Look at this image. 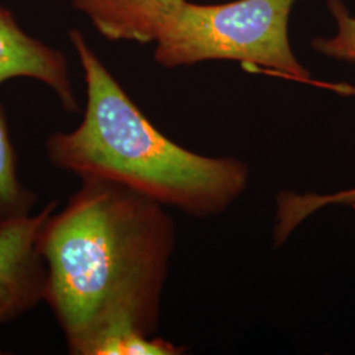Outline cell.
<instances>
[{"label": "cell", "mask_w": 355, "mask_h": 355, "mask_svg": "<svg viewBox=\"0 0 355 355\" xmlns=\"http://www.w3.org/2000/svg\"><path fill=\"white\" fill-rule=\"evenodd\" d=\"M57 207L53 200L37 215L0 223V324L17 320L45 302L48 274L38 234Z\"/></svg>", "instance_id": "4"}, {"label": "cell", "mask_w": 355, "mask_h": 355, "mask_svg": "<svg viewBox=\"0 0 355 355\" xmlns=\"http://www.w3.org/2000/svg\"><path fill=\"white\" fill-rule=\"evenodd\" d=\"M297 0H233L196 4L187 0L154 44V60L167 69L237 61L278 76L309 82L311 73L292 51L288 26Z\"/></svg>", "instance_id": "3"}, {"label": "cell", "mask_w": 355, "mask_h": 355, "mask_svg": "<svg viewBox=\"0 0 355 355\" xmlns=\"http://www.w3.org/2000/svg\"><path fill=\"white\" fill-rule=\"evenodd\" d=\"M85 76L80 124L46 140L51 165L80 179L123 184L186 215L225 212L249 184V167L233 157H205L166 137L141 112L79 29L69 32Z\"/></svg>", "instance_id": "2"}, {"label": "cell", "mask_w": 355, "mask_h": 355, "mask_svg": "<svg viewBox=\"0 0 355 355\" xmlns=\"http://www.w3.org/2000/svg\"><path fill=\"white\" fill-rule=\"evenodd\" d=\"M327 6L336 31L329 37L313 38L311 45L324 57L355 64V16L343 0H328Z\"/></svg>", "instance_id": "10"}, {"label": "cell", "mask_w": 355, "mask_h": 355, "mask_svg": "<svg viewBox=\"0 0 355 355\" xmlns=\"http://www.w3.org/2000/svg\"><path fill=\"white\" fill-rule=\"evenodd\" d=\"M274 245L280 246L304 220L329 205H355V187L334 193L283 191L275 200Z\"/></svg>", "instance_id": "8"}, {"label": "cell", "mask_w": 355, "mask_h": 355, "mask_svg": "<svg viewBox=\"0 0 355 355\" xmlns=\"http://www.w3.org/2000/svg\"><path fill=\"white\" fill-rule=\"evenodd\" d=\"M80 180L37 241L48 274L45 302L73 355H87L116 330L154 336L175 248L165 205L111 180Z\"/></svg>", "instance_id": "1"}, {"label": "cell", "mask_w": 355, "mask_h": 355, "mask_svg": "<svg viewBox=\"0 0 355 355\" xmlns=\"http://www.w3.org/2000/svg\"><path fill=\"white\" fill-rule=\"evenodd\" d=\"M1 354H4V352H3V350H1V349H0V355Z\"/></svg>", "instance_id": "11"}, {"label": "cell", "mask_w": 355, "mask_h": 355, "mask_svg": "<svg viewBox=\"0 0 355 355\" xmlns=\"http://www.w3.org/2000/svg\"><path fill=\"white\" fill-rule=\"evenodd\" d=\"M184 0H73L78 12L111 41L153 44Z\"/></svg>", "instance_id": "6"}, {"label": "cell", "mask_w": 355, "mask_h": 355, "mask_svg": "<svg viewBox=\"0 0 355 355\" xmlns=\"http://www.w3.org/2000/svg\"><path fill=\"white\" fill-rule=\"evenodd\" d=\"M183 349L164 338L133 329L104 334L89 346L87 355H179Z\"/></svg>", "instance_id": "9"}, {"label": "cell", "mask_w": 355, "mask_h": 355, "mask_svg": "<svg viewBox=\"0 0 355 355\" xmlns=\"http://www.w3.org/2000/svg\"><path fill=\"white\" fill-rule=\"evenodd\" d=\"M37 195L19 178L17 155L0 104V223L32 215Z\"/></svg>", "instance_id": "7"}, {"label": "cell", "mask_w": 355, "mask_h": 355, "mask_svg": "<svg viewBox=\"0 0 355 355\" xmlns=\"http://www.w3.org/2000/svg\"><path fill=\"white\" fill-rule=\"evenodd\" d=\"M17 78L35 79L51 89L67 112H79L64 53L28 35L13 13L0 6V86Z\"/></svg>", "instance_id": "5"}]
</instances>
